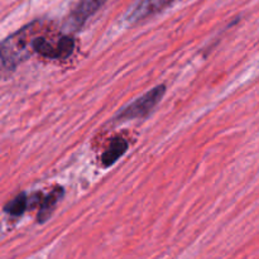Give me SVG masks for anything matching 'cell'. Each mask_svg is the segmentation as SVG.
<instances>
[{"label": "cell", "instance_id": "obj_1", "mask_svg": "<svg viewBox=\"0 0 259 259\" xmlns=\"http://www.w3.org/2000/svg\"><path fill=\"white\" fill-rule=\"evenodd\" d=\"M164 93H166V86L158 85L154 89L149 90L141 98L137 99L132 104L123 109L118 115L115 116V120L118 121H125L132 120V119L143 118V116L148 115L157 105L159 101L163 98Z\"/></svg>", "mask_w": 259, "mask_h": 259}, {"label": "cell", "instance_id": "obj_2", "mask_svg": "<svg viewBox=\"0 0 259 259\" xmlns=\"http://www.w3.org/2000/svg\"><path fill=\"white\" fill-rule=\"evenodd\" d=\"M106 2L108 0H78L65 20L63 28L66 32H77L78 29H81L89 18L93 17L103 5H105Z\"/></svg>", "mask_w": 259, "mask_h": 259}, {"label": "cell", "instance_id": "obj_3", "mask_svg": "<svg viewBox=\"0 0 259 259\" xmlns=\"http://www.w3.org/2000/svg\"><path fill=\"white\" fill-rule=\"evenodd\" d=\"M174 2L175 0H139L138 4L128 14V20L132 23L142 22L151 15L166 9Z\"/></svg>", "mask_w": 259, "mask_h": 259}, {"label": "cell", "instance_id": "obj_4", "mask_svg": "<svg viewBox=\"0 0 259 259\" xmlns=\"http://www.w3.org/2000/svg\"><path fill=\"white\" fill-rule=\"evenodd\" d=\"M63 196V189L62 187H57L56 190L51 191L47 196H42V200L39 202V212H38V222L45 223L48 218L52 214L53 209L60 201L61 197Z\"/></svg>", "mask_w": 259, "mask_h": 259}, {"label": "cell", "instance_id": "obj_5", "mask_svg": "<svg viewBox=\"0 0 259 259\" xmlns=\"http://www.w3.org/2000/svg\"><path fill=\"white\" fill-rule=\"evenodd\" d=\"M128 149V142L124 138H115L111 141L110 146L108 147L105 152H104L103 157H101V162L105 167L111 166L115 163L121 156L126 152Z\"/></svg>", "mask_w": 259, "mask_h": 259}, {"label": "cell", "instance_id": "obj_6", "mask_svg": "<svg viewBox=\"0 0 259 259\" xmlns=\"http://www.w3.org/2000/svg\"><path fill=\"white\" fill-rule=\"evenodd\" d=\"M33 50L40 56L47 58H60V50H58V45L53 46L48 42L46 38H37L33 40L32 43Z\"/></svg>", "mask_w": 259, "mask_h": 259}, {"label": "cell", "instance_id": "obj_7", "mask_svg": "<svg viewBox=\"0 0 259 259\" xmlns=\"http://www.w3.org/2000/svg\"><path fill=\"white\" fill-rule=\"evenodd\" d=\"M28 204H29V199L27 197L25 194L18 195L15 199L10 200L7 205H5L4 210L5 212H8L12 217H20L23 212L27 209Z\"/></svg>", "mask_w": 259, "mask_h": 259}]
</instances>
